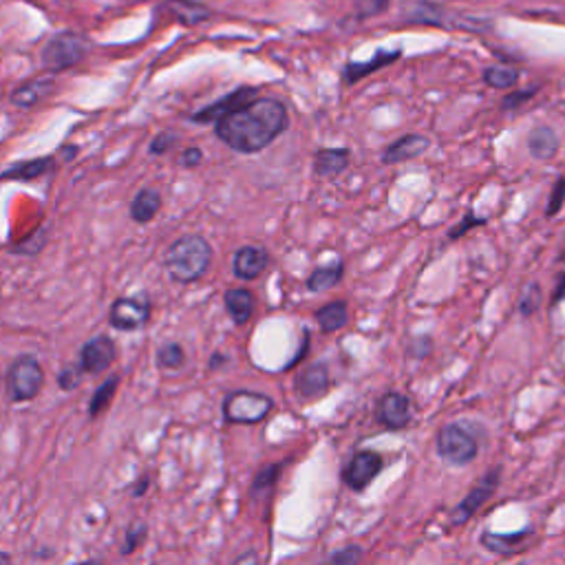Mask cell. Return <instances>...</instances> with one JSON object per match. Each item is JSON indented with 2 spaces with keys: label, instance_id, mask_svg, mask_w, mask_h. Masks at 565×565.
Instances as JSON below:
<instances>
[{
  "label": "cell",
  "instance_id": "1",
  "mask_svg": "<svg viewBox=\"0 0 565 565\" xmlns=\"http://www.w3.org/2000/svg\"><path fill=\"white\" fill-rule=\"evenodd\" d=\"M290 126L287 106L274 98H255L215 124L217 137L233 150L255 155L268 148Z\"/></svg>",
  "mask_w": 565,
  "mask_h": 565
},
{
  "label": "cell",
  "instance_id": "2",
  "mask_svg": "<svg viewBox=\"0 0 565 565\" xmlns=\"http://www.w3.org/2000/svg\"><path fill=\"white\" fill-rule=\"evenodd\" d=\"M211 263H213V248L200 235H185L177 239L163 257L168 276L181 285L200 281L208 272Z\"/></svg>",
  "mask_w": 565,
  "mask_h": 565
},
{
  "label": "cell",
  "instance_id": "3",
  "mask_svg": "<svg viewBox=\"0 0 565 565\" xmlns=\"http://www.w3.org/2000/svg\"><path fill=\"white\" fill-rule=\"evenodd\" d=\"M222 409H224L226 422L230 425H259L272 414L274 400L259 392L237 389L224 398Z\"/></svg>",
  "mask_w": 565,
  "mask_h": 565
},
{
  "label": "cell",
  "instance_id": "4",
  "mask_svg": "<svg viewBox=\"0 0 565 565\" xmlns=\"http://www.w3.org/2000/svg\"><path fill=\"white\" fill-rule=\"evenodd\" d=\"M5 383L12 403H30L45 387V369L34 355H21L12 362Z\"/></svg>",
  "mask_w": 565,
  "mask_h": 565
},
{
  "label": "cell",
  "instance_id": "5",
  "mask_svg": "<svg viewBox=\"0 0 565 565\" xmlns=\"http://www.w3.org/2000/svg\"><path fill=\"white\" fill-rule=\"evenodd\" d=\"M436 451L447 464L466 466L477 457L479 447L473 433L462 425H444L436 436Z\"/></svg>",
  "mask_w": 565,
  "mask_h": 565
},
{
  "label": "cell",
  "instance_id": "6",
  "mask_svg": "<svg viewBox=\"0 0 565 565\" xmlns=\"http://www.w3.org/2000/svg\"><path fill=\"white\" fill-rule=\"evenodd\" d=\"M87 41L78 34L65 32L54 36L47 47L43 49V63L49 71H65L69 67H76L87 56Z\"/></svg>",
  "mask_w": 565,
  "mask_h": 565
},
{
  "label": "cell",
  "instance_id": "7",
  "mask_svg": "<svg viewBox=\"0 0 565 565\" xmlns=\"http://www.w3.org/2000/svg\"><path fill=\"white\" fill-rule=\"evenodd\" d=\"M385 466V460L381 453L375 451H358L351 455L347 466L342 468V482L353 493H362L373 484V479L381 475Z\"/></svg>",
  "mask_w": 565,
  "mask_h": 565
},
{
  "label": "cell",
  "instance_id": "8",
  "mask_svg": "<svg viewBox=\"0 0 565 565\" xmlns=\"http://www.w3.org/2000/svg\"><path fill=\"white\" fill-rule=\"evenodd\" d=\"M499 482H501V466H495V468H490V471L468 490V495L453 508V512H451V526H462V523H466V521L493 497V493L499 488Z\"/></svg>",
  "mask_w": 565,
  "mask_h": 565
},
{
  "label": "cell",
  "instance_id": "9",
  "mask_svg": "<svg viewBox=\"0 0 565 565\" xmlns=\"http://www.w3.org/2000/svg\"><path fill=\"white\" fill-rule=\"evenodd\" d=\"M150 318V298L146 294L122 296L109 312V323L120 331L142 329Z\"/></svg>",
  "mask_w": 565,
  "mask_h": 565
},
{
  "label": "cell",
  "instance_id": "10",
  "mask_svg": "<svg viewBox=\"0 0 565 565\" xmlns=\"http://www.w3.org/2000/svg\"><path fill=\"white\" fill-rule=\"evenodd\" d=\"M375 420H378V425L389 431H403L414 420V405L405 394L389 392L378 400Z\"/></svg>",
  "mask_w": 565,
  "mask_h": 565
},
{
  "label": "cell",
  "instance_id": "11",
  "mask_svg": "<svg viewBox=\"0 0 565 565\" xmlns=\"http://www.w3.org/2000/svg\"><path fill=\"white\" fill-rule=\"evenodd\" d=\"M329 385H331L329 366L325 362H314L296 375L294 392L303 403H312L323 398L329 392Z\"/></svg>",
  "mask_w": 565,
  "mask_h": 565
},
{
  "label": "cell",
  "instance_id": "12",
  "mask_svg": "<svg viewBox=\"0 0 565 565\" xmlns=\"http://www.w3.org/2000/svg\"><path fill=\"white\" fill-rule=\"evenodd\" d=\"M115 358H117V349L109 336L91 338L80 351V364L84 373H91V375L106 371L115 362Z\"/></svg>",
  "mask_w": 565,
  "mask_h": 565
},
{
  "label": "cell",
  "instance_id": "13",
  "mask_svg": "<svg viewBox=\"0 0 565 565\" xmlns=\"http://www.w3.org/2000/svg\"><path fill=\"white\" fill-rule=\"evenodd\" d=\"M255 98H259L257 89H252V87H241V89H237V91L228 93L226 98L217 100L215 104H211V106L202 109L200 113H195V115H193V120H195V122H200V124H217L222 117H226L228 113H233V111L241 109L244 104L252 102Z\"/></svg>",
  "mask_w": 565,
  "mask_h": 565
},
{
  "label": "cell",
  "instance_id": "14",
  "mask_svg": "<svg viewBox=\"0 0 565 565\" xmlns=\"http://www.w3.org/2000/svg\"><path fill=\"white\" fill-rule=\"evenodd\" d=\"M270 265V252L263 246H244L235 252L233 272L239 281L259 279Z\"/></svg>",
  "mask_w": 565,
  "mask_h": 565
},
{
  "label": "cell",
  "instance_id": "15",
  "mask_svg": "<svg viewBox=\"0 0 565 565\" xmlns=\"http://www.w3.org/2000/svg\"><path fill=\"white\" fill-rule=\"evenodd\" d=\"M431 146V139L425 137V135H418V133H409V135H403L398 137L396 142H392L385 150H383V163L387 166H394V163H403V161H409V159H416L420 155H425Z\"/></svg>",
  "mask_w": 565,
  "mask_h": 565
},
{
  "label": "cell",
  "instance_id": "16",
  "mask_svg": "<svg viewBox=\"0 0 565 565\" xmlns=\"http://www.w3.org/2000/svg\"><path fill=\"white\" fill-rule=\"evenodd\" d=\"M532 534H534L532 526H528V528H523V530H519V532H510V534H499V532L486 530L479 541H482V545H484L488 552H493V554H497V556H510V554H517L519 550H523L526 541H528Z\"/></svg>",
  "mask_w": 565,
  "mask_h": 565
},
{
  "label": "cell",
  "instance_id": "17",
  "mask_svg": "<svg viewBox=\"0 0 565 565\" xmlns=\"http://www.w3.org/2000/svg\"><path fill=\"white\" fill-rule=\"evenodd\" d=\"M52 91H54L52 78H36V80H30V82L21 84L12 93V104L21 106V109H32V106L41 104L43 100H47Z\"/></svg>",
  "mask_w": 565,
  "mask_h": 565
},
{
  "label": "cell",
  "instance_id": "18",
  "mask_svg": "<svg viewBox=\"0 0 565 565\" xmlns=\"http://www.w3.org/2000/svg\"><path fill=\"white\" fill-rule=\"evenodd\" d=\"M558 150V137L550 126H534L528 133V152L536 161H550Z\"/></svg>",
  "mask_w": 565,
  "mask_h": 565
},
{
  "label": "cell",
  "instance_id": "19",
  "mask_svg": "<svg viewBox=\"0 0 565 565\" xmlns=\"http://www.w3.org/2000/svg\"><path fill=\"white\" fill-rule=\"evenodd\" d=\"M398 58H400V52H378V54H375V56H373L371 60H366V63H349V65L344 67V71H342V78H344L347 84H353V82L366 78L369 74H373V71H378V69H383V67L396 63Z\"/></svg>",
  "mask_w": 565,
  "mask_h": 565
},
{
  "label": "cell",
  "instance_id": "20",
  "mask_svg": "<svg viewBox=\"0 0 565 565\" xmlns=\"http://www.w3.org/2000/svg\"><path fill=\"white\" fill-rule=\"evenodd\" d=\"M349 148H320L314 155V172L318 177L340 174L349 166Z\"/></svg>",
  "mask_w": 565,
  "mask_h": 565
},
{
  "label": "cell",
  "instance_id": "21",
  "mask_svg": "<svg viewBox=\"0 0 565 565\" xmlns=\"http://www.w3.org/2000/svg\"><path fill=\"white\" fill-rule=\"evenodd\" d=\"M226 309L237 325H246L255 314V294L246 287H235L224 294Z\"/></svg>",
  "mask_w": 565,
  "mask_h": 565
},
{
  "label": "cell",
  "instance_id": "22",
  "mask_svg": "<svg viewBox=\"0 0 565 565\" xmlns=\"http://www.w3.org/2000/svg\"><path fill=\"white\" fill-rule=\"evenodd\" d=\"M161 211V193L155 188H144L131 204V217L135 224H150Z\"/></svg>",
  "mask_w": 565,
  "mask_h": 565
},
{
  "label": "cell",
  "instance_id": "23",
  "mask_svg": "<svg viewBox=\"0 0 565 565\" xmlns=\"http://www.w3.org/2000/svg\"><path fill=\"white\" fill-rule=\"evenodd\" d=\"M349 320V305L347 301L338 298V301H331L327 305H323L318 312H316V323L318 327L325 331V334H331V331H338L347 325Z\"/></svg>",
  "mask_w": 565,
  "mask_h": 565
},
{
  "label": "cell",
  "instance_id": "24",
  "mask_svg": "<svg viewBox=\"0 0 565 565\" xmlns=\"http://www.w3.org/2000/svg\"><path fill=\"white\" fill-rule=\"evenodd\" d=\"M342 274H344V263H342V261H336V263H331V265H320V268H316V270L309 274V279H307L305 285H307V290H309L312 294H323V292L336 287V285L340 283Z\"/></svg>",
  "mask_w": 565,
  "mask_h": 565
},
{
  "label": "cell",
  "instance_id": "25",
  "mask_svg": "<svg viewBox=\"0 0 565 565\" xmlns=\"http://www.w3.org/2000/svg\"><path fill=\"white\" fill-rule=\"evenodd\" d=\"M54 166V157H41V159H30L23 163H16L12 168H8L5 172H0V179H21V181H30L36 177H43L45 172H49Z\"/></svg>",
  "mask_w": 565,
  "mask_h": 565
},
{
  "label": "cell",
  "instance_id": "26",
  "mask_svg": "<svg viewBox=\"0 0 565 565\" xmlns=\"http://www.w3.org/2000/svg\"><path fill=\"white\" fill-rule=\"evenodd\" d=\"M168 8L183 25H197L211 19V10L206 5L193 3V0H170Z\"/></svg>",
  "mask_w": 565,
  "mask_h": 565
},
{
  "label": "cell",
  "instance_id": "27",
  "mask_svg": "<svg viewBox=\"0 0 565 565\" xmlns=\"http://www.w3.org/2000/svg\"><path fill=\"white\" fill-rule=\"evenodd\" d=\"M117 387H120V378H117V375H111V378H106V383L100 385V389H95V394L91 398V405H89V416L91 418H98L100 414H104L111 407V403L117 394Z\"/></svg>",
  "mask_w": 565,
  "mask_h": 565
},
{
  "label": "cell",
  "instance_id": "28",
  "mask_svg": "<svg viewBox=\"0 0 565 565\" xmlns=\"http://www.w3.org/2000/svg\"><path fill=\"white\" fill-rule=\"evenodd\" d=\"M519 80V71L506 65H495L484 71V82L493 89H510Z\"/></svg>",
  "mask_w": 565,
  "mask_h": 565
},
{
  "label": "cell",
  "instance_id": "29",
  "mask_svg": "<svg viewBox=\"0 0 565 565\" xmlns=\"http://www.w3.org/2000/svg\"><path fill=\"white\" fill-rule=\"evenodd\" d=\"M517 307H519L521 316H526V318L534 316L541 307V285L534 283V281H528L523 285L521 294H519V305Z\"/></svg>",
  "mask_w": 565,
  "mask_h": 565
},
{
  "label": "cell",
  "instance_id": "30",
  "mask_svg": "<svg viewBox=\"0 0 565 565\" xmlns=\"http://www.w3.org/2000/svg\"><path fill=\"white\" fill-rule=\"evenodd\" d=\"M409 23H422V25H442L444 23V12L438 5L431 3H418L416 8L409 10L407 14Z\"/></svg>",
  "mask_w": 565,
  "mask_h": 565
},
{
  "label": "cell",
  "instance_id": "31",
  "mask_svg": "<svg viewBox=\"0 0 565 565\" xmlns=\"http://www.w3.org/2000/svg\"><path fill=\"white\" fill-rule=\"evenodd\" d=\"M283 466H285V464H270V466H263V468L257 473L255 482H252V495H255V497L268 495V493L272 490V486L276 484L279 473L283 471Z\"/></svg>",
  "mask_w": 565,
  "mask_h": 565
},
{
  "label": "cell",
  "instance_id": "32",
  "mask_svg": "<svg viewBox=\"0 0 565 565\" xmlns=\"http://www.w3.org/2000/svg\"><path fill=\"white\" fill-rule=\"evenodd\" d=\"M185 362V351L179 342H166L157 351V364L161 369H179Z\"/></svg>",
  "mask_w": 565,
  "mask_h": 565
},
{
  "label": "cell",
  "instance_id": "33",
  "mask_svg": "<svg viewBox=\"0 0 565 565\" xmlns=\"http://www.w3.org/2000/svg\"><path fill=\"white\" fill-rule=\"evenodd\" d=\"M351 5L355 10V16L366 21V19H373V16L387 12L389 0H351Z\"/></svg>",
  "mask_w": 565,
  "mask_h": 565
},
{
  "label": "cell",
  "instance_id": "34",
  "mask_svg": "<svg viewBox=\"0 0 565 565\" xmlns=\"http://www.w3.org/2000/svg\"><path fill=\"white\" fill-rule=\"evenodd\" d=\"M146 523L142 521H135L128 526L126 530V536H124V543H122V554H133L137 547H142V543L146 541Z\"/></svg>",
  "mask_w": 565,
  "mask_h": 565
},
{
  "label": "cell",
  "instance_id": "35",
  "mask_svg": "<svg viewBox=\"0 0 565 565\" xmlns=\"http://www.w3.org/2000/svg\"><path fill=\"white\" fill-rule=\"evenodd\" d=\"M82 375H84V369L82 364H65L63 371L58 373V385L63 392H74L80 383H82Z\"/></svg>",
  "mask_w": 565,
  "mask_h": 565
},
{
  "label": "cell",
  "instance_id": "36",
  "mask_svg": "<svg viewBox=\"0 0 565 565\" xmlns=\"http://www.w3.org/2000/svg\"><path fill=\"white\" fill-rule=\"evenodd\" d=\"M360 558H362V547H358V545H347V547H342V550L329 554L327 561L334 563V565H355Z\"/></svg>",
  "mask_w": 565,
  "mask_h": 565
},
{
  "label": "cell",
  "instance_id": "37",
  "mask_svg": "<svg viewBox=\"0 0 565 565\" xmlns=\"http://www.w3.org/2000/svg\"><path fill=\"white\" fill-rule=\"evenodd\" d=\"M563 202H565V179H556V183L552 185V195H550V202H547V208H545V215L547 217H554L561 213L563 208Z\"/></svg>",
  "mask_w": 565,
  "mask_h": 565
},
{
  "label": "cell",
  "instance_id": "38",
  "mask_svg": "<svg viewBox=\"0 0 565 565\" xmlns=\"http://www.w3.org/2000/svg\"><path fill=\"white\" fill-rule=\"evenodd\" d=\"M174 142H177L174 133L163 131V133H159V135L152 139V144H150V152H152V155H166V152L174 146Z\"/></svg>",
  "mask_w": 565,
  "mask_h": 565
},
{
  "label": "cell",
  "instance_id": "39",
  "mask_svg": "<svg viewBox=\"0 0 565 565\" xmlns=\"http://www.w3.org/2000/svg\"><path fill=\"white\" fill-rule=\"evenodd\" d=\"M431 351H433L431 336H418L409 344V355H414V358H427Z\"/></svg>",
  "mask_w": 565,
  "mask_h": 565
},
{
  "label": "cell",
  "instance_id": "40",
  "mask_svg": "<svg viewBox=\"0 0 565 565\" xmlns=\"http://www.w3.org/2000/svg\"><path fill=\"white\" fill-rule=\"evenodd\" d=\"M536 93V89H528V91H517V93H510V95H506L504 98V102H501V109H506V111H512V109H517V106H521V104H526L532 95Z\"/></svg>",
  "mask_w": 565,
  "mask_h": 565
},
{
  "label": "cell",
  "instance_id": "41",
  "mask_svg": "<svg viewBox=\"0 0 565 565\" xmlns=\"http://www.w3.org/2000/svg\"><path fill=\"white\" fill-rule=\"evenodd\" d=\"M486 224V219H482V217H475V213H466V217L462 219V224L451 233V239H460L462 235H466L471 228H475V226H484Z\"/></svg>",
  "mask_w": 565,
  "mask_h": 565
},
{
  "label": "cell",
  "instance_id": "42",
  "mask_svg": "<svg viewBox=\"0 0 565 565\" xmlns=\"http://www.w3.org/2000/svg\"><path fill=\"white\" fill-rule=\"evenodd\" d=\"M202 159H204L202 148L191 146V148H185V150L181 152L179 163H181V166H185V168H195V166H200V163H202Z\"/></svg>",
  "mask_w": 565,
  "mask_h": 565
},
{
  "label": "cell",
  "instance_id": "43",
  "mask_svg": "<svg viewBox=\"0 0 565 565\" xmlns=\"http://www.w3.org/2000/svg\"><path fill=\"white\" fill-rule=\"evenodd\" d=\"M309 344H312V334L305 329V331H303V344L298 347V351H296V358H294V360H290V362L283 366V371H290L292 366H296V364H298V362L305 358V353H307Z\"/></svg>",
  "mask_w": 565,
  "mask_h": 565
},
{
  "label": "cell",
  "instance_id": "44",
  "mask_svg": "<svg viewBox=\"0 0 565 565\" xmlns=\"http://www.w3.org/2000/svg\"><path fill=\"white\" fill-rule=\"evenodd\" d=\"M565 301V272H561L556 276V287H554V294H552V305H558Z\"/></svg>",
  "mask_w": 565,
  "mask_h": 565
},
{
  "label": "cell",
  "instance_id": "45",
  "mask_svg": "<svg viewBox=\"0 0 565 565\" xmlns=\"http://www.w3.org/2000/svg\"><path fill=\"white\" fill-rule=\"evenodd\" d=\"M228 362V358L222 353V351H217L213 358H211V369H219V364H226Z\"/></svg>",
  "mask_w": 565,
  "mask_h": 565
},
{
  "label": "cell",
  "instance_id": "46",
  "mask_svg": "<svg viewBox=\"0 0 565 565\" xmlns=\"http://www.w3.org/2000/svg\"><path fill=\"white\" fill-rule=\"evenodd\" d=\"M146 486H148V477L139 479V482H137V486H135V497H142V495L146 493Z\"/></svg>",
  "mask_w": 565,
  "mask_h": 565
},
{
  "label": "cell",
  "instance_id": "47",
  "mask_svg": "<svg viewBox=\"0 0 565 565\" xmlns=\"http://www.w3.org/2000/svg\"><path fill=\"white\" fill-rule=\"evenodd\" d=\"M244 561H259V556H257L255 552H250V554H246V556H239V558H237V563H244Z\"/></svg>",
  "mask_w": 565,
  "mask_h": 565
},
{
  "label": "cell",
  "instance_id": "48",
  "mask_svg": "<svg viewBox=\"0 0 565 565\" xmlns=\"http://www.w3.org/2000/svg\"><path fill=\"white\" fill-rule=\"evenodd\" d=\"M12 556L10 554H0V563H10Z\"/></svg>",
  "mask_w": 565,
  "mask_h": 565
},
{
  "label": "cell",
  "instance_id": "49",
  "mask_svg": "<svg viewBox=\"0 0 565 565\" xmlns=\"http://www.w3.org/2000/svg\"><path fill=\"white\" fill-rule=\"evenodd\" d=\"M563 259H565V255H563Z\"/></svg>",
  "mask_w": 565,
  "mask_h": 565
}]
</instances>
